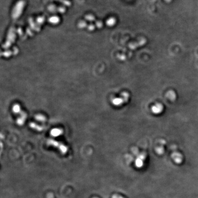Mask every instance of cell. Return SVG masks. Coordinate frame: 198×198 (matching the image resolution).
Masks as SVG:
<instances>
[{
    "label": "cell",
    "mask_w": 198,
    "mask_h": 198,
    "mask_svg": "<svg viewBox=\"0 0 198 198\" xmlns=\"http://www.w3.org/2000/svg\"><path fill=\"white\" fill-rule=\"evenodd\" d=\"M130 95L128 92L122 93L121 96L113 98L112 100V104L115 106H119L128 102Z\"/></svg>",
    "instance_id": "cell-1"
},
{
    "label": "cell",
    "mask_w": 198,
    "mask_h": 198,
    "mask_svg": "<svg viewBox=\"0 0 198 198\" xmlns=\"http://www.w3.org/2000/svg\"><path fill=\"white\" fill-rule=\"evenodd\" d=\"M47 144L50 146H55L56 147H57L60 151L63 154H65L66 152L68 151V147L64 146L62 144L60 143L56 142V141L53 140H47Z\"/></svg>",
    "instance_id": "cell-2"
},
{
    "label": "cell",
    "mask_w": 198,
    "mask_h": 198,
    "mask_svg": "<svg viewBox=\"0 0 198 198\" xmlns=\"http://www.w3.org/2000/svg\"><path fill=\"white\" fill-rule=\"evenodd\" d=\"M163 109L164 107L162 104L158 103L152 107L151 111L155 114H159L163 112Z\"/></svg>",
    "instance_id": "cell-3"
},
{
    "label": "cell",
    "mask_w": 198,
    "mask_h": 198,
    "mask_svg": "<svg viewBox=\"0 0 198 198\" xmlns=\"http://www.w3.org/2000/svg\"><path fill=\"white\" fill-rule=\"evenodd\" d=\"M172 157L175 162L177 163H181L183 160L182 154L177 151H174L172 154Z\"/></svg>",
    "instance_id": "cell-4"
},
{
    "label": "cell",
    "mask_w": 198,
    "mask_h": 198,
    "mask_svg": "<svg viewBox=\"0 0 198 198\" xmlns=\"http://www.w3.org/2000/svg\"><path fill=\"white\" fill-rule=\"evenodd\" d=\"M161 146L158 147H157L155 149V151L159 155L162 154L163 152H164V145L165 144V141L164 140H161Z\"/></svg>",
    "instance_id": "cell-5"
},
{
    "label": "cell",
    "mask_w": 198,
    "mask_h": 198,
    "mask_svg": "<svg viewBox=\"0 0 198 198\" xmlns=\"http://www.w3.org/2000/svg\"><path fill=\"white\" fill-rule=\"evenodd\" d=\"M166 97L172 102H173L177 98L176 94L173 90H169L166 94Z\"/></svg>",
    "instance_id": "cell-6"
},
{
    "label": "cell",
    "mask_w": 198,
    "mask_h": 198,
    "mask_svg": "<svg viewBox=\"0 0 198 198\" xmlns=\"http://www.w3.org/2000/svg\"><path fill=\"white\" fill-rule=\"evenodd\" d=\"M26 117H27L26 113L23 112H21V116L18 118V120L17 121V122L18 124L19 125H22L25 122V120L26 119Z\"/></svg>",
    "instance_id": "cell-7"
},
{
    "label": "cell",
    "mask_w": 198,
    "mask_h": 198,
    "mask_svg": "<svg viewBox=\"0 0 198 198\" xmlns=\"http://www.w3.org/2000/svg\"><path fill=\"white\" fill-rule=\"evenodd\" d=\"M62 134V130L59 128H54L51 130L50 134L53 137L59 136Z\"/></svg>",
    "instance_id": "cell-8"
},
{
    "label": "cell",
    "mask_w": 198,
    "mask_h": 198,
    "mask_svg": "<svg viewBox=\"0 0 198 198\" xmlns=\"http://www.w3.org/2000/svg\"><path fill=\"white\" fill-rule=\"evenodd\" d=\"M13 111L14 113H18L21 112V107L18 104H15L13 107Z\"/></svg>",
    "instance_id": "cell-9"
},
{
    "label": "cell",
    "mask_w": 198,
    "mask_h": 198,
    "mask_svg": "<svg viewBox=\"0 0 198 198\" xmlns=\"http://www.w3.org/2000/svg\"><path fill=\"white\" fill-rule=\"evenodd\" d=\"M116 20L114 18H110L107 20L106 24L109 26H112L115 24Z\"/></svg>",
    "instance_id": "cell-10"
},
{
    "label": "cell",
    "mask_w": 198,
    "mask_h": 198,
    "mask_svg": "<svg viewBox=\"0 0 198 198\" xmlns=\"http://www.w3.org/2000/svg\"><path fill=\"white\" fill-rule=\"evenodd\" d=\"M30 126L32 128H34L35 130H37L38 131H41L43 130L42 127L39 126V125H37L34 123H31Z\"/></svg>",
    "instance_id": "cell-11"
},
{
    "label": "cell",
    "mask_w": 198,
    "mask_h": 198,
    "mask_svg": "<svg viewBox=\"0 0 198 198\" xmlns=\"http://www.w3.org/2000/svg\"><path fill=\"white\" fill-rule=\"evenodd\" d=\"M35 119L40 122H44L45 121L46 118L45 117L42 115L39 114L36 115L35 116Z\"/></svg>",
    "instance_id": "cell-12"
},
{
    "label": "cell",
    "mask_w": 198,
    "mask_h": 198,
    "mask_svg": "<svg viewBox=\"0 0 198 198\" xmlns=\"http://www.w3.org/2000/svg\"><path fill=\"white\" fill-rule=\"evenodd\" d=\"M50 23H54V24H56V23H57L59 21V19L58 18H56V17H53V18H51L50 19Z\"/></svg>",
    "instance_id": "cell-13"
},
{
    "label": "cell",
    "mask_w": 198,
    "mask_h": 198,
    "mask_svg": "<svg viewBox=\"0 0 198 198\" xmlns=\"http://www.w3.org/2000/svg\"><path fill=\"white\" fill-rule=\"evenodd\" d=\"M94 27L93 25H90L89 26V29H90V30H91V31H92V30H93V29H94Z\"/></svg>",
    "instance_id": "cell-14"
}]
</instances>
